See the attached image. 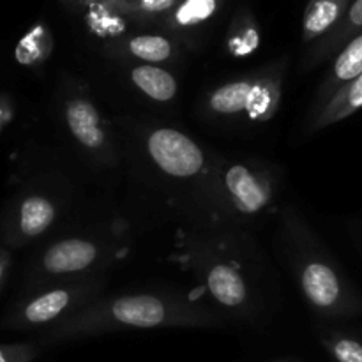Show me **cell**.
<instances>
[{"label": "cell", "mask_w": 362, "mask_h": 362, "mask_svg": "<svg viewBox=\"0 0 362 362\" xmlns=\"http://www.w3.org/2000/svg\"><path fill=\"white\" fill-rule=\"evenodd\" d=\"M223 318L207 308L175 293L141 292L98 297L71 317L45 331V345L90 338L127 329L221 327Z\"/></svg>", "instance_id": "obj_1"}, {"label": "cell", "mask_w": 362, "mask_h": 362, "mask_svg": "<svg viewBox=\"0 0 362 362\" xmlns=\"http://www.w3.org/2000/svg\"><path fill=\"white\" fill-rule=\"evenodd\" d=\"M281 240L290 269L311 310L324 318L362 315V296L296 207L281 214Z\"/></svg>", "instance_id": "obj_2"}, {"label": "cell", "mask_w": 362, "mask_h": 362, "mask_svg": "<svg viewBox=\"0 0 362 362\" xmlns=\"http://www.w3.org/2000/svg\"><path fill=\"white\" fill-rule=\"evenodd\" d=\"M279 187L278 166L253 158H212L194 197L219 225L243 226L276 204Z\"/></svg>", "instance_id": "obj_3"}, {"label": "cell", "mask_w": 362, "mask_h": 362, "mask_svg": "<svg viewBox=\"0 0 362 362\" xmlns=\"http://www.w3.org/2000/svg\"><path fill=\"white\" fill-rule=\"evenodd\" d=\"M285 62H274L260 71L244 74L211 88L200 103V113L212 120L269 122L283 101Z\"/></svg>", "instance_id": "obj_4"}, {"label": "cell", "mask_w": 362, "mask_h": 362, "mask_svg": "<svg viewBox=\"0 0 362 362\" xmlns=\"http://www.w3.org/2000/svg\"><path fill=\"white\" fill-rule=\"evenodd\" d=\"M191 264L202 285L219 308L239 318H251L260 313V297L253 281L244 274L237 260L221 253L218 237H202L189 250Z\"/></svg>", "instance_id": "obj_5"}, {"label": "cell", "mask_w": 362, "mask_h": 362, "mask_svg": "<svg viewBox=\"0 0 362 362\" xmlns=\"http://www.w3.org/2000/svg\"><path fill=\"white\" fill-rule=\"evenodd\" d=\"M103 279L95 276L73 278L21 299L6 318V327L28 331L52 327L99 297Z\"/></svg>", "instance_id": "obj_6"}, {"label": "cell", "mask_w": 362, "mask_h": 362, "mask_svg": "<svg viewBox=\"0 0 362 362\" xmlns=\"http://www.w3.org/2000/svg\"><path fill=\"white\" fill-rule=\"evenodd\" d=\"M145 151L156 168L177 180L204 177L211 159L186 133L173 127H154L145 134Z\"/></svg>", "instance_id": "obj_7"}, {"label": "cell", "mask_w": 362, "mask_h": 362, "mask_svg": "<svg viewBox=\"0 0 362 362\" xmlns=\"http://www.w3.org/2000/svg\"><path fill=\"white\" fill-rule=\"evenodd\" d=\"M62 117L71 138L95 163L108 165L115 159L112 138L108 136L98 106L85 90H73L64 98Z\"/></svg>", "instance_id": "obj_8"}, {"label": "cell", "mask_w": 362, "mask_h": 362, "mask_svg": "<svg viewBox=\"0 0 362 362\" xmlns=\"http://www.w3.org/2000/svg\"><path fill=\"white\" fill-rule=\"evenodd\" d=\"M105 257V247L94 239L67 237L49 244L34 267L35 279L48 283L49 279L64 276L83 274L98 265Z\"/></svg>", "instance_id": "obj_9"}, {"label": "cell", "mask_w": 362, "mask_h": 362, "mask_svg": "<svg viewBox=\"0 0 362 362\" xmlns=\"http://www.w3.org/2000/svg\"><path fill=\"white\" fill-rule=\"evenodd\" d=\"M59 216L55 197L41 191H32L16 202L7 221V243L23 246L41 237Z\"/></svg>", "instance_id": "obj_10"}, {"label": "cell", "mask_w": 362, "mask_h": 362, "mask_svg": "<svg viewBox=\"0 0 362 362\" xmlns=\"http://www.w3.org/2000/svg\"><path fill=\"white\" fill-rule=\"evenodd\" d=\"M359 32H362V0H352L338 25L331 32H327L324 37L310 45L308 52L304 53L303 69L310 71L324 60L334 57Z\"/></svg>", "instance_id": "obj_11"}, {"label": "cell", "mask_w": 362, "mask_h": 362, "mask_svg": "<svg viewBox=\"0 0 362 362\" xmlns=\"http://www.w3.org/2000/svg\"><path fill=\"white\" fill-rule=\"evenodd\" d=\"M362 74V32L350 39L338 53H336L334 60H332L331 67H329L327 74L322 80L320 87H318L317 94H315L313 106L311 112H317L322 105L329 101L332 94L343 87L345 83L352 81L354 78Z\"/></svg>", "instance_id": "obj_12"}, {"label": "cell", "mask_w": 362, "mask_h": 362, "mask_svg": "<svg viewBox=\"0 0 362 362\" xmlns=\"http://www.w3.org/2000/svg\"><path fill=\"white\" fill-rule=\"evenodd\" d=\"M108 49L113 57L138 60L140 64H154V66L170 62L175 59L177 53L173 39L161 34H136L127 37L120 35L110 41Z\"/></svg>", "instance_id": "obj_13"}, {"label": "cell", "mask_w": 362, "mask_h": 362, "mask_svg": "<svg viewBox=\"0 0 362 362\" xmlns=\"http://www.w3.org/2000/svg\"><path fill=\"white\" fill-rule=\"evenodd\" d=\"M359 110H362V74L339 87L325 105H322L317 112L310 113L306 131L313 134L322 129H327V127L352 117Z\"/></svg>", "instance_id": "obj_14"}, {"label": "cell", "mask_w": 362, "mask_h": 362, "mask_svg": "<svg viewBox=\"0 0 362 362\" xmlns=\"http://www.w3.org/2000/svg\"><path fill=\"white\" fill-rule=\"evenodd\" d=\"M225 0H180L156 25L175 37H191L193 32L214 20Z\"/></svg>", "instance_id": "obj_15"}, {"label": "cell", "mask_w": 362, "mask_h": 362, "mask_svg": "<svg viewBox=\"0 0 362 362\" xmlns=\"http://www.w3.org/2000/svg\"><path fill=\"white\" fill-rule=\"evenodd\" d=\"M352 0H310L303 14V42L313 45L338 25Z\"/></svg>", "instance_id": "obj_16"}, {"label": "cell", "mask_w": 362, "mask_h": 362, "mask_svg": "<svg viewBox=\"0 0 362 362\" xmlns=\"http://www.w3.org/2000/svg\"><path fill=\"white\" fill-rule=\"evenodd\" d=\"M131 83L148 99L158 103L173 101L179 83L168 69L154 64H136L129 71Z\"/></svg>", "instance_id": "obj_17"}, {"label": "cell", "mask_w": 362, "mask_h": 362, "mask_svg": "<svg viewBox=\"0 0 362 362\" xmlns=\"http://www.w3.org/2000/svg\"><path fill=\"white\" fill-rule=\"evenodd\" d=\"M260 46V30L250 9L235 14L226 34V49L233 57H247Z\"/></svg>", "instance_id": "obj_18"}, {"label": "cell", "mask_w": 362, "mask_h": 362, "mask_svg": "<svg viewBox=\"0 0 362 362\" xmlns=\"http://www.w3.org/2000/svg\"><path fill=\"white\" fill-rule=\"evenodd\" d=\"M126 20L138 23H158L180 0H110Z\"/></svg>", "instance_id": "obj_19"}, {"label": "cell", "mask_w": 362, "mask_h": 362, "mask_svg": "<svg viewBox=\"0 0 362 362\" xmlns=\"http://www.w3.org/2000/svg\"><path fill=\"white\" fill-rule=\"evenodd\" d=\"M320 343L336 362H362V338L354 332L329 329L320 334Z\"/></svg>", "instance_id": "obj_20"}, {"label": "cell", "mask_w": 362, "mask_h": 362, "mask_svg": "<svg viewBox=\"0 0 362 362\" xmlns=\"http://www.w3.org/2000/svg\"><path fill=\"white\" fill-rule=\"evenodd\" d=\"M88 7V23L99 35H110L117 39L124 30L126 18L112 6L110 0H83Z\"/></svg>", "instance_id": "obj_21"}, {"label": "cell", "mask_w": 362, "mask_h": 362, "mask_svg": "<svg viewBox=\"0 0 362 362\" xmlns=\"http://www.w3.org/2000/svg\"><path fill=\"white\" fill-rule=\"evenodd\" d=\"M49 48H52V39L48 32L42 27H35L21 39L16 48V57L21 64H32L48 55Z\"/></svg>", "instance_id": "obj_22"}, {"label": "cell", "mask_w": 362, "mask_h": 362, "mask_svg": "<svg viewBox=\"0 0 362 362\" xmlns=\"http://www.w3.org/2000/svg\"><path fill=\"white\" fill-rule=\"evenodd\" d=\"M41 354L37 343H7L0 345V362H34Z\"/></svg>", "instance_id": "obj_23"}, {"label": "cell", "mask_w": 362, "mask_h": 362, "mask_svg": "<svg viewBox=\"0 0 362 362\" xmlns=\"http://www.w3.org/2000/svg\"><path fill=\"white\" fill-rule=\"evenodd\" d=\"M11 269V253L0 247V288H2L4 281L7 278V272Z\"/></svg>", "instance_id": "obj_24"}, {"label": "cell", "mask_w": 362, "mask_h": 362, "mask_svg": "<svg viewBox=\"0 0 362 362\" xmlns=\"http://www.w3.org/2000/svg\"><path fill=\"white\" fill-rule=\"evenodd\" d=\"M274 362H297V361H290V359H285V361H274Z\"/></svg>", "instance_id": "obj_25"}, {"label": "cell", "mask_w": 362, "mask_h": 362, "mask_svg": "<svg viewBox=\"0 0 362 362\" xmlns=\"http://www.w3.org/2000/svg\"><path fill=\"white\" fill-rule=\"evenodd\" d=\"M66 2H81V0H66Z\"/></svg>", "instance_id": "obj_26"}]
</instances>
